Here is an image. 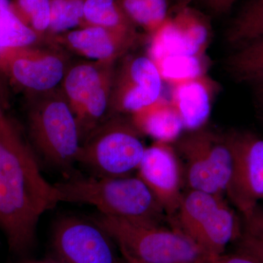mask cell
<instances>
[{"mask_svg": "<svg viewBox=\"0 0 263 263\" xmlns=\"http://www.w3.org/2000/svg\"><path fill=\"white\" fill-rule=\"evenodd\" d=\"M128 17L136 26H140L148 34L155 32L156 27L152 20L146 0H119Z\"/></svg>", "mask_w": 263, "mask_h": 263, "instance_id": "cell-25", "label": "cell"}, {"mask_svg": "<svg viewBox=\"0 0 263 263\" xmlns=\"http://www.w3.org/2000/svg\"><path fill=\"white\" fill-rule=\"evenodd\" d=\"M58 194L41 174L32 147L0 111V229L10 250L32 247L41 216L59 203Z\"/></svg>", "mask_w": 263, "mask_h": 263, "instance_id": "cell-1", "label": "cell"}, {"mask_svg": "<svg viewBox=\"0 0 263 263\" xmlns=\"http://www.w3.org/2000/svg\"><path fill=\"white\" fill-rule=\"evenodd\" d=\"M172 221L212 257L224 254L228 243L241 235L234 212L223 195L188 190Z\"/></svg>", "mask_w": 263, "mask_h": 263, "instance_id": "cell-7", "label": "cell"}, {"mask_svg": "<svg viewBox=\"0 0 263 263\" xmlns=\"http://www.w3.org/2000/svg\"><path fill=\"white\" fill-rule=\"evenodd\" d=\"M142 137L130 117L110 116L83 142L77 162L92 176H132L138 171L146 151Z\"/></svg>", "mask_w": 263, "mask_h": 263, "instance_id": "cell-5", "label": "cell"}, {"mask_svg": "<svg viewBox=\"0 0 263 263\" xmlns=\"http://www.w3.org/2000/svg\"><path fill=\"white\" fill-rule=\"evenodd\" d=\"M176 1H177L179 7H181L186 6V5H188L189 3L193 1V0H176Z\"/></svg>", "mask_w": 263, "mask_h": 263, "instance_id": "cell-33", "label": "cell"}, {"mask_svg": "<svg viewBox=\"0 0 263 263\" xmlns=\"http://www.w3.org/2000/svg\"><path fill=\"white\" fill-rule=\"evenodd\" d=\"M213 10L217 13L228 11L236 0H204Z\"/></svg>", "mask_w": 263, "mask_h": 263, "instance_id": "cell-30", "label": "cell"}, {"mask_svg": "<svg viewBox=\"0 0 263 263\" xmlns=\"http://www.w3.org/2000/svg\"><path fill=\"white\" fill-rule=\"evenodd\" d=\"M207 263H259L247 254L237 252L235 254H221L213 256Z\"/></svg>", "mask_w": 263, "mask_h": 263, "instance_id": "cell-29", "label": "cell"}, {"mask_svg": "<svg viewBox=\"0 0 263 263\" xmlns=\"http://www.w3.org/2000/svg\"><path fill=\"white\" fill-rule=\"evenodd\" d=\"M116 63L70 62L60 88L75 115L81 143L108 117Z\"/></svg>", "mask_w": 263, "mask_h": 263, "instance_id": "cell-8", "label": "cell"}, {"mask_svg": "<svg viewBox=\"0 0 263 263\" xmlns=\"http://www.w3.org/2000/svg\"><path fill=\"white\" fill-rule=\"evenodd\" d=\"M263 37V0H254L235 19L228 34V42L245 45Z\"/></svg>", "mask_w": 263, "mask_h": 263, "instance_id": "cell-22", "label": "cell"}, {"mask_svg": "<svg viewBox=\"0 0 263 263\" xmlns=\"http://www.w3.org/2000/svg\"><path fill=\"white\" fill-rule=\"evenodd\" d=\"M163 81L171 85L178 81L206 75L207 57L176 54L155 62Z\"/></svg>", "mask_w": 263, "mask_h": 263, "instance_id": "cell-21", "label": "cell"}, {"mask_svg": "<svg viewBox=\"0 0 263 263\" xmlns=\"http://www.w3.org/2000/svg\"><path fill=\"white\" fill-rule=\"evenodd\" d=\"M99 27L127 34H138L136 25L119 0H87L80 27Z\"/></svg>", "mask_w": 263, "mask_h": 263, "instance_id": "cell-18", "label": "cell"}, {"mask_svg": "<svg viewBox=\"0 0 263 263\" xmlns=\"http://www.w3.org/2000/svg\"><path fill=\"white\" fill-rule=\"evenodd\" d=\"M2 0H0V3H1Z\"/></svg>", "mask_w": 263, "mask_h": 263, "instance_id": "cell-35", "label": "cell"}, {"mask_svg": "<svg viewBox=\"0 0 263 263\" xmlns=\"http://www.w3.org/2000/svg\"><path fill=\"white\" fill-rule=\"evenodd\" d=\"M137 174L172 220L182 200L184 184L182 165L174 147L161 141L146 147Z\"/></svg>", "mask_w": 263, "mask_h": 263, "instance_id": "cell-14", "label": "cell"}, {"mask_svg": "<svg viewBox=\"0 0 263 263\" xmlns=\"http://www.w3.org/2000/svg\"><path fill=\"white\" fill-rule=\"evenodd\" d=\"M245 234L263 240V211L257 207L250 215L245 217Z\"/></svg>", "mask_w": 263, "mask_h": 263, "instance_id": "cell-27", "label": "cell"}, {"mask_svg": "<svg viewBox=\"0 0 263 263\" xmlns=\"http://www.w3.org/2000/svg\"><path fill=\"white\" fill-rule=\"evenodd\" d=\"M123 257H124V263H146L141 262V261L137 260L136 259L131 258V257H127V256H123Z\"/></svg>", "mask_w": 263, "mask_h": 263, "instance_id": "cell-32", "label": "cell"}, {"mask_svg": "<svg viewBox=\"0 0 263 263\" xmlns=\"http://www.w3.org/2000/svg\"><path fill=\"white\" fill-rule=\"evenodd\" d=\"M130 119L143 136L152 137L155 141L174 143L184 130L181 117L171 100L162 96L132 114Z\"/></svg>", "mask_w": 263, "mask_h": 263, "instance_id": "cell-17", "label": "cell"}, {"mask_svg": "<svg viewBox=\"0 0 263 263\" xmlns=\"http://www.w3.org/2000/svg\"><path fill=\"white\" fill-rule=\"evenodd\" d=\"M162 80L157 65L148 56L123 58L115 68L108 117L131 115L162 96Z\"/></svg>", "mask_w": 263, "mask_h": 263, "instance_id": "cell-11", "label": "cell"}, {"mask_svg": "<svg viewBox=\"0 0 263 263\" xmlns=\"http://www.w3.org/2000/svg\"><path fill=\"white\" fill-rule=\"evenodd\" d=\"M70 62V53L47 41L0 52V71L28 95L59 87Z\"/></svg>", "mask_w": 263, "mask_h": 263, "instance_id": "cell-9", "label": "cell"}, {"mask_svg": "<svg viewBox=\"0 0 263 263\" xmlns=\"http://www.w3.org/2000/svg\"><path fill=\"white\" fill-rule=\"evenodd\" d=\"M211 41V27L200 13L179 7L173 18L167 17L150 34L148 57L153 62L170 55L205 56Z\"/></svg>", "mask_w": 263, "mask_h": 263, "instance_id": "cell-13", "label": "cell"}, {"mask_svg": "<svg viewBox=\"0 0 263 263\" xmlns=\"http://www.w3.org/2000/svg\"><path fill=\"white\" fill-rule=\"evenodd\" d=\"M138 34L117 32L99 27L78 28L48 36L46 41L69 53L92 61L113 62L127 56L139 41Z\"/></svg>", "mask_w": 263, "mask_h": 263, "instance_id": "cell-15", "label": "cell"}, {"mask_svg": "<svg viewBox=\"0 0 263 263\" xmlns=\"http://www.w3.org/2000/svg\"><path fill=\"white\" fill-rule=\"evenodd\" d=\"M86 1L51 0V20L47 37L80 27Z\"/></svg>", "mask_w": 263, "mask_h": 263, "instance_id": "cell-24", "label": "cell"}, {"mask_svg": "<svg viewBox=\"0 0 263 263\" xmlns=\"http://www.w3.org/2000/svg\"><path fill=\"white\" fill-rule=\"evenodd\" d=\"M123 256L146 263H207L212 256L178 228L143 224L99 214Z\"/></svg>", "mask_w": 263, "mask_h": 263, "instance_id": "cell-4", "label": "cell"}, {"mask_svg": "<svg viewBox=\"0 0 263 263\" xmlns=\"http://www.w3.org/2000/svg\"><path fill=\"white\" fill-rule=\"evenodd\" d=\"M29 95L27 123L34 148L48 163L70 172L81 146L75 115L60 86Z\"/></svg>", "mask_w": 263, "mask_h": 263, "instance_id": "cell-3", "label": "cell"}, {"mask_svg": "<svg viewBox=\"0 0 263 263\" xmlns=\"http://www.w3.org/2000/svg\"><path fill=\"white\" fill-rule=\"evenodd\" d=\"M46 42L22 23L10 9V0L0 3V52Z\"/></svg>", "mask_w": 263, "mask_h": 263, "instance_id": "cell-19", "label": "cell"}, {"mask_svg": "<svg viewBox=\"0 0 263 263\" xmlns=\"http://www.w3.org/2000/svg\"><path fill=\"white\" fill-rule=\"evenodd\" d=\"M1 110H2V109H1V108H0V111H1Z\"/></svg>", "mask_w": 263, "mask_h": 263, "instance_id": "cell-34", "label": "cell"}, {"mask_svg": "<svg viewBox=\"0 0 263 263\" xmlns=\"http://www.w3.org/2000/svg\"><path fill=\"white\" fill-rule=\"evenodd\" d=\"M54 185L59 202L92 205L102 215L143 224H162L167 216L138 176H77Z\"/></svg>", "mask_w": 263, "mask_h": 263, "instance_id": "cell-2", "label": "cell"}, {"mask_svg": "<svg viewBox=\"0 0 263 263\" xmlns=\"http://www.w3.org/2000/svg\"><path fill=\"white\" fill-rule=\"evenodd\" d=\"M233 164L227 194L245 217L263 198V140L249 133L227 134Z\"/></svg>", "mask_w": 263, "mask_h": 263, "instance_id": "cell-12", "label": "cell"}, {"mask_svg": "<svg viewBox=\"0 0 263 263\" xmlns=\"http://www.w3.org/2000/svg\"><path fill=\"white\" fill-rule=\"evenodd\" d=\"M59 263H124L113 238L96 221L76 216L60 219L52 236Z\"/></svg>", "mask_w": 263, "mask_h": 263, "instance_id": "cell-10", "label": "cell"}, {"mask_svg": "<svg viewBox=\"0 0 263 263\" xmlns=\"http://www.w3.org/2000/svg\"><path fill=\"white\" fill-rule=\"evenodd\" d=\"M230 72L240 81H263V37L245 45L228 62Z\"/></svg>", "mask_w": 263, "mask_h": 263, "instance_id": "cell-20", "label": "cell"}, {"mask_svg": "<svg viewBox=\"0 0 263 263\" xmlns=\"http://www.w3.org/2000/svg\"><path fill=\"white\" fill-rule=\"evenodd\" d=\"M255 85L257 86V89H258L259 99H260L261 103H262L263 105V81Z\"/></svg>", "mask_w": 263, "mask_h": 263, "instance_id": "cell-31", "label": "cell"}, {"mask_svg": "<svg viewBox=\"0 0 263 263\" xmlns=\"http://www.w3.org/2000/svg\"><path fill=\"white\" fill-rule=\"evenodd\" d=\"M238 252L263 263V240L241 233L238 242Z\"/></svg>", "mask_w": 263, "mask_h": 263, "instance_id": "cell-26", "label": "cell"}, {"mask_svg": "<svg viewBox=\"0 0 263 263\" xmlns=\"http://www.w3.org/2000/svg\"><path fill=\"white\" fill-rule=\"evenodd\" d=\"M171 101L186 130L205 127L212 112L217 86L206 75L178 81L172 84Z\"/></svg>", "mask_w": 263, "mask_h": 263, "instance_id": "cell-16", "label": "cell"}, {"mask_svg": "<svg viewBox=\"0 0 263 263\" xmlns=\"http://www.w3.org/2000/svg\"><path fill=\"white\" fill-rule=\"evenodd\" d=\"M174 143L188 190L221 195L227 193L233 164L227 134L203 127L189 131Z\"/></svg>", "mask_w": 263, "mask_h": 263, "instance_id": "cell-6", "label": "cell"}, {"mask_svg": "<svg viewBox=\"0 0 263 263\" xmlns=\"http://www.w3.org/2000/svg\"><path fill=\"white\" fill-rule=\"evenodd\" d=\"M146 2L157 29L167 17V0H146Z\"/></svg>", "mask_w": 263, "mask_h": 263, "instance_id": "cell-28", "label": "cell"}, {"mask_svg": "<svg viewBox=\"0 0 263 263\" xmlns=\"http://www.w3.org/2000/svg\"><path fill=\"white\" fill-rule=\"evenodd\" d=\"M10 9L22 23L46 41L51 25V0H11Z\"/></svg>", "mask_w": 263, "mask_h": 263, "instance_id": "cell-23", "label": "cell"}]
</instances>
